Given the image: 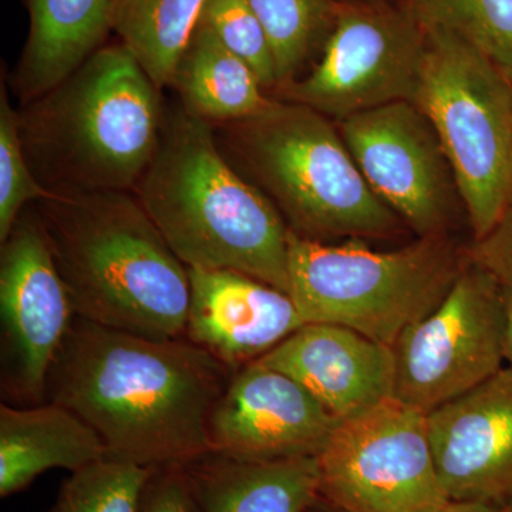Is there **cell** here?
<instances>
[{
  "label": "cell",
  "instance_id": "3",
  "mask_svg": "<svg viewBox=\"0 0 512 512\" xmlns=\"http://www.w3.org/2000/svg\"><path fill=\"white\" fill-rule=\"evenodd\" d=\"M134 195L187 268L228 269L289 293V228L222 154L211 123L165 111Z\"/></svg>",
  "mask_w": 512,
  "mask_h": 512
},
{
  "label": "cell",
  "instance_id": "29",
  "mask_svg": "<svg viewBox=\"0 0 512 512\" xmlns=\"http://www.w3.org/2000/svg\"><path fill=\"white\" fill-rule=\"evenodd\" d=\"M505 365L512 367V292L504 291V338Z\"/></svg>",
  "mask_w": 512,
  "mask_h": 512
},
{
  "label": "cell",
  "instance_id": "33",
  "mask_svg": "<svg viewBox=\"0 0 512 512\" xmlns=\"http://www.w3.org/2000/svg\"><path fill=\"white\" fill-rule=\"evenodd\" d=\"M340 2H346V0H340Z\"/></svg>",
  "mask_w": 512,
  "mask_h": 512
},
{
  "label": "cell",
  "instance_id": "10",
  "mask_svg": "<svg viewBox=\"0 0 512 512\" xmlns=\"http://www.w3.org/2000/svg\"><path fill=\"white\" fill-rule=\"evenodd\" d=\"M503 338L504 289L468 259L443 302L393 343L394 399L429 414L470 392L505 366Z\"/></svg>",
  "mask_w": 512,
  "mask_h": 512
},
{
  "label": "cell",
  "instance_id": "22",
  "mask_svg": "<svg viewBox=\"0 0 512 512\" xmlns=\"http://www.w3.org/2000/svg\"><path fill=\"white\" fill-rule=\"evenodd\" d=\"M262 23L279 87L296 79L316 50L323 49L335 23L336 0H251Z\"/></svg>",
  "mask_w": 512,
  "mask_h": 512
},
{
  "label": "cell",
  "instance_id": "8",
  "mask_svg": "<svg viewBox=\"0 0 512 512\" xmlns=\"http://www.w3.org/2000/svg\"><path fill=\"white\" fill-rule=\"evenodd\" d=\"M319 495L348 512H443L427 416L390 397L340 420L318 457Z\"/></svg>",
  "mask_w": 512,
  "mask_h": 512
},
{
  "label": "cell",
  "instance_id": "30",
  "mask_svg": "<svg viewBox=\"0 0 512 512\" xmlns=\"http://www.w3.org/2000/svg\"><path fill=\"white\" fill-rule=\"evenodd\" d=\"M443 512H503L501 508L493 507V505L481 503H456L451 501L446 510Z\"/></svg>",
  "mask_w": 512,
  "mask_h": 512
},
{
  "label": "cell",
  "instance_id": "5",
  "mask_svg": "<svg viewBox=\"0 0 512 512\" xmlns=\"http://www.w3.org/2000/svg\"><path fill=\"white\" fill-rule=\"evenodd\" d=\"M225 124L235 156L299 237L328 244L402 231L404 222L367 184L329 117L272 99L256 116Z\"/></svg>",
  "mask_w": 512,
  "mask_h": 512
},
{
  "label": "cell",
  "instance_id": "6",
  "mask_svg": "<svg viewBox=\"0 0 512 512\" xmlns=\"http://www.w3.org/2000/svg\"><path fill=\"white\" fill-rule=\"evenodd\" d=\"M447 235L377 252L332 245L289 229V295L305 323H330L393 346L443 302L467 265Z\"/></svg>",
  "mask_w": 512,
  "mask_h": 512
},
{
  "label": "cell",
  "instance_id": "1",
  "mask_svg": "<svg viewBox=\"0 0 512 512\" xmlns=\"http://www.w3.org/2000/svg\"><path fill=\"white\" fill-rule=\"evenodd\" d=\"M232 370L187 338L157 340L74 318L46 402L86 421L107 458L157 468L211 453L208 429Z\"/></svg>",
  "mask_w": 512,
  "mask_h": 512
},
{
  "label": "cell",
  "instance_id": "27",
  "mask_svg": "<svg viewBox=\"0 0 512 512\" xmlns=\"http://www.w3.org/2000/svg\"><path fill=\"white\" fill-rule=\"evenodd\" d=\"M138 512H204L184 466L153 468Z\"/></svg>",
  "mask_w": 512,
  "mask_h": 512
},
{
  "label": "cell",
  "instance_id": "23",
  "mask_svg": "<svg viewBox=\"0 0 512 512\" xmlns=\"http://www.w3.org/2000/svg\"><path fill=\"white\" fill-rule=\"evenodd\" d=\"M424 30H446L512 79V0H397Z\"/></svg>",
  "mask_w": 512,
  "mask_h": 512
},
{
  "label": "cell",
  "instance_id": "11",
  "mask_svg": "<svg viewBox=\"0 0 512 512\" xmlns=\"http://www.w3.org/2000/svg\"><path fill=\"white\" fill-rule=\"evenodd\" d=\"M74 318L42 222L26 208L0 252L3 397L22 407L46 403L47 377Z\"/></svg>",
  "mask_w": 512,
  "mask_h": 512
},
{
  "label": "cell",
  "instance_id": "17",
  "mask_svg": "<svg viewBox=\"0 0 512 512\" xmlns=\"http://www.w3.org/2000/svg\"><path fill=\"white\" fill-rule=\"evenodd\" d=\"M107 458L103 440L76 413L60 404L0 406V495L25 490L55 468L70 473Z\"/></svg>",
  "mask_w": 512,
  "mask_h": 512
},
{
  "label": "cell",
  "instance_id": "4",
  "mask_svg": "<svg viewBox=\"0 0 512 512\" xmlns=\"http://www.w3.org/2000/svg\"><path fill=\"white\" fill-rule=\"evenodd\" d=\"M161 89L126 46H103L19 110L30 168L50 192L134 191L156 154Z\"/></svg>",
  "mask_w": 512,
  "mask_h": 512
},
{
  "label": "cell",
  "instance_id": "15",
  "mask_svg": "<svg viewBox=\"0 0 512 512\" xmlns=\"http://www.w3.org/2000/svg\"><path fill=\"white\" fill-rule=\"evenodd\" d=\"M185 338L232 372L261 359L305 325L291 295L228 269L188 268Z\"/></svg>",
  "mask_w": 512,
  "mask_h": 512
},
{
  "label": "cell",
  "instance_id": "20",
  "mask_svg": "<svg viewBox=\"0 0 512 512\" xmlns=\"http://www.w3.org/2000/svg\"><path fill=\"white\" fill-rule=\"evenodd\" d=\"M170 86L188 114L211 124L249 119L272 101L254 70L200 20L178 59Z\"/></svg>",
  "mask_w": 512,
  "mask_h": 512
},
{
  "label": "cell",
  "instance_id": "13",
  "mask_svg": "<svg viewBox=\"0 0 512 512\" xmlns=\"http://www.w3.org/2000/svg\"><path fill=\"white\" fill-rule=\"evenodd\" d=\"M339 423L301 383L255 360L232 373L208 439L211 453L241 460L318 457Z\"/></svg>",
  "mask_w": 512,
  "mask_h": 512
},
{
  "label": "cell",
  "instance_id": "21",
  "mask_svg": "<svg viewBox=\"0 0 512 512\" xmlns=\"http://www.w3.org/2000/svg\"><path fill=\"white\" fill-rule=\"evenodd\" d=\"M204 3L205 0H116L113 30L161 90L171 84Z\"/></svg>",
  "mask_w": 512,
  "mask_h": 512
},
{
  "label": "cell",
  "instance_id": "12",
  "mask_svg": "<svg viewBox=\"0 0 512 512\" xmlns=\"http://www.w3.org/2000/svg\"><path fill=\"white\" fill-rule=\"evenodd\" d=\"M339 131L367 184L407 227L419 238L447 235L460 192L439 134L416 104L353 114Z\"/></svg>",
  "mask_w": 512,
  "mask_h": 512
},
{
  "label": "cell",
  "instance_id": "25",
  "mask_svg": "<svg viewBox=\"0 0 512 512\" xmlns=\"http://www.w3.org/2000/svg\"><path fill=\"white\" fill-rule=\"evenodd\" d=\"M50 194L30 168L22 134L19 110L10 103L5 82L0 90V244L29 204Z\"/></svg>",
  "mask_w": 512,
  "mask_h": 512
},
{
  "label": "cell",
  "instance_id": "18",
  "mask_svg": "<svg viewBox=\"0 0 512 512\" xmlns=\"http://www.w3.org/2000/svg\"><path fill=\"white\" fill-rule=\"evenodd\" d=\"M116 0H26L29 35L12 74L23 104L76 72L113 30Z\"/></svg>",
  "mask_w": 512,
  "mask_h": 512
},
{
  "label": "cell",
  "instance_id": "9",
  "mask_svg": "<svg viewBox=\"0 0 512 512\" xmlns=\"http://www.w3.org/2000/svg\"><path fill=\"white\" fill-rule=\"evenodd\" d=\"M426 39V30L400 3L338 2L312 72L276 90L284 100L339 121L394 101H413Z\"/></svg>",
  "mask_w": 512,
  "mask_h": 512
},
{
  "label": "cell",
  "instance_id": "24",
  "mask_svg": "<svg viewBox=\"0 0 512 512\" xmlns=\"http://www.w3.org/2000/svg\"><path fill=\"white\" fill-rule=\"evenodd\" d=\"M151 471L104 458L70 474L46 512H138Z\"/></svg>",
  "mask_w": 512,
  "mask_h": 512
},
{
  "label": "cell",
  "instance_id": "2",
  "mask_svg": "<svg viewBox=\"0 0 512 512\" xmlns=\"http://www.w3.org/2000/svg\"><path fill=\"white\" fill-rule=\"evenodd\" d=\"M79 318L185 338L190 274L130 191L50 192L33 204Z\"/></svg>",
  "mask_w": 512,
  "mask_h": 512
},
{
  "label": "cell",
  "instance_id": "32",
  "mask_svg": "<svg viewBox=\"0 0 512 512\" xmlns=\"http://www.w3.org/2000/svg\"><path fill=\"white\" fill-rule=\"evenodd\" d=\"M501 511H503V512H512V501H511L510 504L505 505V507Z\"/></svg>",
  "mask_w": 512,
  "mask_h": 512
},
{
  "label": "cell",
  "instance_id": "19",
  "mask_svg": "<svg viewBox=\"0 0 512 512\" xmlns=\"http://www.w3.org/2000/svg\"><path fill=\"white\" fill-rule=\"evenodd\" d=\"M184 467L204 512H305L319 498L316 457L254 461L208 453Z\"/></svg>",
  "mask_w": 512,
  "mask_h": 512
},
{
  "label": "cell",
  "instance_id": "28",
  "mask_svg": "<svg viewBox=\"0 0 512 512\" xmlns=\"http://www.w3.org/2000/svg\"><path fill=\"white\" fill-rule=\"evenodd\" d=\"M468 259L512 292V204L495 227L466 249Z\"/></svg>",
  "mask_w": 512,
  "mask_h": 512
},
{
  "label": "cell",
  "instance_id": "14",
  "mask_svg": "<svg viewBox=\"0 0 512 512\" xmlns=\"http://www.w3.org/2000/svg\"><path fill=\"white\" fill-rule=\"evenodd\" d=\"M441 484L451 501H512V367L426 414Z\"/></svg>",
  "mask_w": 512,
  "mask_h": 512
},
{
  "label": "cell",
  "instance_id": "31",
  "mask_svg": "<svg viewBox=\"0 0 512 512\" xmlns=\"http://www.w3.org/2000/svg\"><path fill=\"white\" fill-rule=\"evenodd\" d=\"M305 512H348L343 510V508L338 507V505L329 503L325 498L320 497L311 505V507L306 508Z\"/></svg>",
  "mask_w": 512,
  "mask_h": 512
},
{
  "label": "cell",
  "instance_id": "16",
  "mask_svg": "<svg viewBox=\"0 0 512 512\" xmlns=\"http://www.w3.org/2000/svg\"><path fill=\"white\" fill-rule=\"evenodd\" d=\"M258 362L301 383L338 420L394 397L392 346L345 326L305 323Z\"/></svg>",
  "mask_w": 512,
  "mask_h": 512
},
{
  "label": "cell",
  "instance_id": "26",
  "mask_svg": "<svg viewBox=\"0 0 512 512\" xmlns=\"http://www.w3.org/2000/svg\"><path fill=\"white\" fill-rule=\"evenodd\" d=\"M200 22L254 70L265 90L276 89L271 45L251 0H205Z\"/></svg>",
  "mask_w": 512,
  "mask_h": 512
},
{
  "label": "cell",
  "instance_id": "7",
  "mask_svg": "<svg viewBox=\"0 0 512 512\" xmlns=\"http://www.w3.org/2000/svg\"><path fill=\"white\" fill-rule=\"evenodd\" d=\"M426 33L412 103L436 128L480 239L512 204V79L461 37Z\"/></svg>",
  "mask_w": 512,
  "mask_h": 512
}]
</instances>
